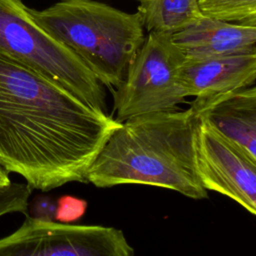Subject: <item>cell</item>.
<instances>
[{
  "instance_id": "cell-14",
  "label": "cell",
  "mask_w": 256,
  "mask_h": 256,
  "mask_svg": "<svg viewBox=\"0 0 256 256\" xmlns=\"http://www.w3.org/2000/svg\"><path fill=\"white\" fill-rule=\"evenodd\" d=\"M55 220L60 223L69 224L83 217L88 203L86 200L71 195H63L56 200Z\"/></svg>"
},
{
  "instance_id": "cell-7",
  "label": "cell",
  "mask_w": 256,
  "mask_h": 256,
  "mask_svg": "<svg viewBox=\"0 0 256 256\" xmlns=\"http://www.w3.org/2000/svg\"><path fill=\"white\" fill-rule=\"evenodd\" d=\"M196 168L202 186L227 196L256 214V159L199 117L195 136Z\"/></svg>"
},
{
  "instance_id": "cell-15",
  "label": "cell",
  "mask_w": 256,
  "mask_h": 256,
  "mask_svg": "<svg viewBox=\"0 0 256 256\" xmlns=\"http://www.w3.org/2000/svg\"><path fill=\"white\" fill-rule=\"evenodd\" d=\"M56 207V200L51 196H38L33 200L31 217L45 221H55Z\"/></svg>"
},
{
  "instance_id": "cell-5",
  "label": "cell",
  "mask_w": 256,
  "mask_h": 256,
  "mask_svg": "<svg viewBox=\"0 0 256 256\" xmlns=\"http://www.w3.org/2000/svg\"><path fill=\"white\" fill-rule=\"evenodd\" d=\"M185 57L171 34L148 32L123 81L112 91L115 120L177 109L187 97L178 79Z\"/></svg>"
},
{
  "instance_id": "cell-4",
  "label": "cell",
  "mask_w": 256,
  "mask_h": 256,
  "mask_svg": "<svg viewBox=\"0 0 256 256\" xmlns=\"http://www.w3.org/2000/svg\"><path fill=\"white\" fill-rule=\"evenodd\" d=\"M0 51L107 113L103 85L69 48L33 20L21 0H0Z\"/></svg>"
},
{
  "instance_id": "cell-10",
  "label": "cell",
  "mask_w": 256,
  "mask_h": 256,
  "mask_svg": "<svg viewBox=\"0 0 256 256\" xmlns=\"http://www.w3.org/2000/svg\"><path fill=\"white\" fill-rule=\"evenodd\" d=\"M185 59L256 54V26L239 25L202 16L171 35Z\"/></svg>"
},
{
  "instance_id": "cell-11",
  "label": "cell",
  "mask_w": 256,
  "mask_h": 256,
  "mask_svg": "<svg viewBox=\"0 0 256 256\" xmlns=\"http://www.w3.org/2000/svg\"><path fill=\"white\" fill-rule=\"evenodd\" d=\"M137 12L147 32L171 35L203 16L198 0H143Z\"/></svg>"
},
{
  "instance_id": "cell-8",
  "label": "cell",
  "mask_w": 256,
  "mask_h": 256,
  "mask_svg": "<svg viewBox=\"0 0 256 256\" xmlns=\"http://www.w3.org/2000/svg\"><path fill=\"white\" fill-rule=\"evenodd\" d=\"M178 79L186 96L209 98L254 85L256 54L184 59Z\"/></svg>"
},
{
  "instance_id": "cell-1",
  "label": "cell",
  "mask_w": 256,
  "mask_h": 256,
  "mask_svg": "<svg viewBox=\"0 0 256 256\" xmlns=\"http://www.w3.org/2000/svg\"><path fill=\"white\" fill-rule=\"evenodd\" d=\"M120 125L0 51V166L32 189L86 183L89 167Z\"/></svg>"
},
{
  "instance_id": "cell-17",
  "label": "cell",
  "mask_w": 256,
  "mask_h": 256,
  "mask_svg": "<svg viewBox=\"0 0 256 256\" xmlns=\"http://www.w3.org/2000/svg\"><path fill=\"white\" fill-rule=\"evenodd\" d=\"M139 1H143V0H139Z\"/></svg>"
},
{
  "instance_id": "cell-9",
  "label": "cell",
  "mask_w": 256,
  "mask_h": 256,
  "mask_svg": "<svg viewBox=\"0 0 256 256\" xmlns=\"http://www.w3.org/2000/svg\"><path fill=\"white\" fill-rule=\"evenodd\" d=\"M190 107L219 134L256 159L254 85L209 98H195Z\"/></svg>"
},
{
  "instance_id": "cell-12",
  "label": "cell",
  "mask_w": 256,
  "mask_h": 256,
  "mask_svg": "<svg viewBox=\"0 0 256 256\" xmlns=\"http://www.w3.org/2000/svg\"><path fill=\"white\" fill-rule=\"evenodd\" d=\"M203 16L227 23L256 26V0H198Z\"/></svg>"
},
{
  "instance_id": "cell-3",
  "label": "cell",
  "mask_w": 256,
  "mask_h": 256,
  "mask_svg": "<svg viewBox=\"0 0 256 256\" xmlns=\"http://www.w3.org/2000/svg\"><path fill=\"white\" fill-rule=\"evenodd\" d=\"M28 10L110 90L123 81L146 38L138 12L127 13L96 0H61L43 10Z\"/></svg>"
},
{
  "instance_id": "cell-2",
  "label": "cell",
  "mask_w": 256,
  "mask_h": 256,
  "mask_svg": "<svg viewBox=\"0 0 256 256\" xmlns=\"http://www.w3.org/2000/svg\"><path fill=\"white\" fill-rule=\"evenodd\" d=\"M198 121L191 107L123 121L89 167L87 182L99 188L143 184L174 190L196 200L208 198L196 168Z\"/></svg>"
},
{
  "instance_id": "cell-6",
  "label": "cell",
  "mask_w": 256,
  "mask_h": 256,
  "mask_svg": "<svg viewBox=\"0 0 256 256\" xmlns=\"http://www.w3.org/2000/svg\"><path fill=\"white\" fill-rule=\"evenodd\" d=\"M0 256H134L122 230L72 225L26 214L23 224L0 238Z\"/></svg>"
},
{
  "instance_id": "cell-13",
  "label": "cell",
  "mask_w": 256,
  "mask_h": 256,
  "mask_svg": "<svg viewBox=\"0 0 256 256\" xmlns=\"http://www.w3.org/2000/svg\"><path fill=\"white\" fill-rule=\"evenodd\" d=\"M32 188L27 183H12L0 187V217L15 212L25 213Z\"/></svg>"
},
{
  "instance_id": "cell-16",
  "label": "cell",
  "mask_w": 256,
  "mask_h": 256,
  "mask_svg": "<svg viewBox=\"0 0 256 256\" xmlns=\"http://www.w3.org/2000/svg\"><path fill=\"white\" fill-rule=\"evenodd\" d=\"M10 179H9V175L8 173L0 166V187L6 186L10 183Z\"/></svg>"
}]
</instances>
